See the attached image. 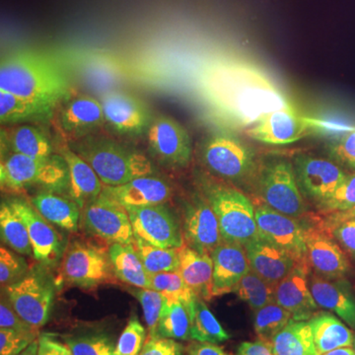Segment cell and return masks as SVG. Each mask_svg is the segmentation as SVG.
Instances as JSON below:
<instances>
[{
  "label": "cell",
  "instance_id": "35",
  "mask_svg": "<svg viewBox=\"0 0 355 355\" xmlns=\"http://www.w3.org/2000/svg\"><path fill=\"white\" fill-rule=\"evenodd\" d=\"M191 308L184 304L183 301L166 299L164 308L159 320L157 336L174 340H190Z\"/></svg>",
  "mask_w": 355,
  "mask_h": 355
},
{
  "label": "cell",
  "instance_id": "23",
  "mask_svg": "<svg viewBox=\"0 0 355 355\" xmlns=\"http://www.w3.org/2000/svg\"><path fill=\"white\" fill-rule=\"evenodd\" d=\"M210 254L214 261L212 295L217 297L235 292L240 280L251 270L245 246L222 242Z\"/></svg>",
  "mask_w": 355,
  "mask_h": 355
},
{
  "label": "cell",
  "instance_id": "20",
  "mask_svg": "<svg viewBox=\"0 0 355 355\" xmlns=\"http://www.w3.org/2000/svg\"><path fill=\"white\" fill-rule=\"evenodd\" d=\"M105 123L102 103L91 96L69 97L60 110V130L71 141L91 135Z\"/></svg>",
  "mask_w": 355,
  "mask_h": 355
},
{
  "label": "cell",
  "instance_id": "22",
  "mask_svg": "<svg viewBox=\"0 0 355 355\" xmlns=\"http://www.w3.org/2000/svg\"><path fill=\"white\" fill-rule=\"evenodd\" d=\"M309 266L298 265L280 280L277 286V302L291 313L295 321L310 320L317 312V304L309 286Z\"/></svg>",
  "mask_w": 355,
  "mask_h": 355
},
{
  "label": "cell",
  "instance_id": "52",
  "mask_svg": "<svg viewBox=\"0 0 355 355\" xmlns=\"http://www.w3.org/2000/svg\"><path fill=\"white\" fill-rule=\"evenodd\" d=\"M237 354L240 355H272L275 354L272 342L259 340L256 342H244L239 345Z\"/></svg>",
  "mask_w": 355,
  "mask_h": 355
},
{
  "label": "cell",
  "instance_id": "7",
  "mask_svg": "<svg viewBox=\"0 0 355 355\" xmlns=\"http://www.w3.org/2000/svg\"><path fill=\"white\" fill-rule=\"evenodd\" d=\"M253 187L260 202L280 214L298 219L309 214L293 163L286 159L273 158L261 165Z\"/></svg>",
  "mask_w": 355,
  "mask_h": 355
},
{
  "label": "cell",
  "instance_id": "48",
  "mask_svg": "<svg viewBox=\"0 0 355 355\" xmlns=\"http://www.w3.org/2000/svg\"><path fill=\"white\" fill-rule=\"evenodd\" d=\"M333 225L335 226L330 225V227L334 237L345 251L355 259V216L334 220Z\"/></svg>",
  "mask_w": 355,
  "mask_h": 355
},
{
  "label": "cell",
  "instance_id": "54",
  "mask_svg": "<svg viewBox=\"0 0 355 355\" xmlns=\"http://www.w3.org/2000/svg\"><path fill=\"white\" fill-rule=\"evenodd\" d=\"M355 349L352 347H340L329 352L327 355H354Z\"/></svg>",
  "mask_w": 355,
  "mask_h": 355
},
{
  "label": "cell",
  "instance_id": "26",
  "mask_svg": "<svg viewBox=\"0 0 355 355\" xmlns=\"http://www.w3.org/2000/svg\"><path fill=\"white\" fill-rule=\"evenodd\" d=\"M177 272L183 277L191 291L202 298L210 301L212 295V282H214V261L209 253H200L197 250L184 246L178 250Z\"/></svg>",
  "mask_w": 355,
  "mask_h": 355
},
{
  "label": "cell",
  "instance_id": "1",
  "mask_svg": "<svg viewBox=\"0 0 355 355\" xmlns=\"http://www.w3.org/2000/svg\"><path fill=\"white\" fill-rule=\"evenodd\" d=\"M202 89L220 113L243 127L253 125L275 110L292 108L265 74L243 62L210 65L202 76Z\"/></svg>",
  "mask_w": 355,
  "mask_h": 355
},
{
  "label": "cell",
  "instance_id": "51",
  "mask_svg": "<svg viewBox=\"0 0 355 355\" xmlns=\"http://www.w3.org/2000/svg\"><path fill=\"white\" fill-rule=\"evenodd\" d=\"M37 354L72 355V352L67 343L55 340V336L43 335L39 338Z\"/></svg>",
  "mask_w": 355,
  "mask_h": 355
},
{
  "label": "cell",
  "instance_id": "45",
  "mask_svg": "<svg viewBox=\"0 0 355 355\" xmlns=\"http://www.w3.org/2000/svg\"><path fill=\"white\" fill-rule=\"evenodd\" d=\"M14 252L3 246L0 248V282L2 287L18 282L27 272V263Z\"/></svg>",
  "mask_w": 355,
  "mask_h": 355
},
{
  "label": "cell",
  "instance_id": "3",
  "mask_svg": "<svg viewBox=\"0 0 355 355\" xmlns=\"http://www.w3.org/2000/svg\"><path fill=\"white\" fill-rule=\"evenodd\" d=\"M197 184L216 214L223 242L246 246L260 238L254 205L239 188L207 173L198 175Z\"/></svg>",
  "mask_w": 355,
  "mask_h": 355
},
{
  "label": "cell",
  "instance_id": "27",
  "mask_svg": "<svg viewBox=\"0 0 355 355\" xmlns=\"http://www.w3.org/2000/svg\"><path fill=\"white\" fill-rule=\"evenodd\" d=\"M69 168V193L81 210L99 197L104 184L96 174L94 169L70 146L60 151Z\"/></svg>",
  "mask_w": 355,
  "mask_h": 355
},
{
  "label": "cell",
  "instance_id": "46",
  "mask_svg": "<svg viewBox=\"0 0 355 355\" xmlns=\"http://www.w3.org/2000/svg\"><path fill=\"white\" fill-rule=\"evenodd\" d=\"M327 149L334 161L355 170V130L334 139L327 146Z\"/></svg>",
  "mask_w": 355,
  "mask_h": 355
},
{
  "label": "cell",
  "instance_id": "5",
  "mask_svg": "<svg viewBox=\"0 0 355 355\" xmlns=\"http://www.w3.org/2000/svg\"><path fill=\"white\" fill-rule=\"evenodd\" d=\"M69 183V168L62 155L30 157L6 153L0 163V184L6 193L20 195L38 188L67 195Z\"/></svg>",
  "mask_w": 355,
  "mask_h": 355
},
{
  "label": "cell",
  "instance_id": "19",
  "mask_svg": "<svg viewBox=\"0 0 355 355\" xmlns=\"http://www.w3.org/2000/svg\"><path fill=\"white\" fill-rule=\"evenodd\" d=\"M313 127L312 121L292 108L275 110L251 125L247 135L266 144L284 146L303 139Z\"/></svg>",
  "mask_w": 355,
  "mask_h": 355
},
{
  "label": "cell",
  "instance_id": "40",
  "mask_svg": "<svg viewBox=\"0 0 355 355\" xmlns=\"http://www.w3.org/2000/svg\"><path fill=\"white\" fill-rule=\"evenodd\" d=\"M150 282L153 289L161 292L168 300L176 299L183 301L189 307H193L197 295L187 286L183 277L177 270L150 275Z\"/></svg>",
  "mask_w": 355,
  "mask_h": 355
},
{
  "label": "cell",
  "instance_id": "11",
  "mask_svg": "<svg viewBox=\"0 0 355 355\" xmlns=\"http://www.w3.org/2000/svg\"><path fill=\"white\" fill-rule=\"evenodd\" d=\"M81 222L89 235L106 244H132L135 241L127 209L103 193L84 207Z\"/></svg>",
  "mask_w": 355,
  "mask_h": 355
},
{
  "label": "cell",
  "instance_id": "21",
  "mask_svg": "<svg viewBox=\"0 0 355 355\" xmlns=\"http://www.w3.org/2000/svg\"><path fill=\"white\" fill-rule=\"evenodd\" d=\"M102 193L125 209L166 203L174 195L171 184L154 174L119 186H104Z\"/></svg>",
  "mask_w": 355,
  "mask_h": 355
},
{
  "label": "cell",
  "instance_id": "42",
  "mask_svg": "<svg viewBox=\"0 0 355 355\" xmlns=\"http://www.w3.org/2000/svg\"><path fill=\"white\" fill-rule=\"evenodd\" d=\"M72 355H114V342L106 334L62 336Z\"/></svg>",
  "mask_w": 355,
  "mask_h": 355
},
{
  "label": "cell",
  "instance_id": "47",
  "mask_svg": "<svg viewBox=\"0 0 355 355\" xmlns=\"http://www.w3.org/2000/svg\"><path fill=\"white\" fill-rule=\"evenodd\" d=\"M37 335L34 334L21 333L13 329H1L0 330V354H19L28 345L34 342Z\"/></svg>",
  "mask_w": 355,
  "mask_h": 355
},
{
  "label": "cell",
  "instance_id": "33",
  "mask_svg": "<svg viewBox=\"0 0 355 355\" xmlns=\"http://www.w3.org/2000/svg\"><path fill=\"white\" fill-rule=\"evenodd\" d=\"M53 109L0 89V121L2 125H17L25 121L42 120L46 118Z\"/></svg>",
  "mask_w": 355,
  "mask_h": 355
},
{
  "label": "cell",
  "instance_id": "24",
  "mask_svg": "<svg viewBox=\"0 0 355 355\" xmlns=\"http://www.w3.org/2000/svg\"><path fill=\"white\" fill-rule=\"evenodd\" d=\"M309 286L319 307L338 315L350 328L355 329V298L349 282L343 279H328L309 272Z\"/></svg>",
  "mask_w": 355,
  "mask_h": 355
},
{
  "label": "cell",
  "instance_id": "12",
  "mask_svg": "<svg viewBox=\"0 0 355 355\" xmlns=\"http://www.w3.org/2000/svg\"><path fill=\"white\" fill-rule=\"evenodd\" d=\"M254 214L261 238L286 250L298 265L309 266L303 218L280 214L261 202L254 207Z\"/></svg>",
  "mask_w": 355,
  "mask_h": 355
},
{
  "label": "cell",
  "instance_id": "30",
  "mask_svg": "<svg viewBox=\"0 0 355 355\" xmlns=\"http://www.w3.org/2000/svg\"><path fill=\"white\" fill-rule=\"evenodd\" d=\"M108 252L114 275L120 282L132 287L153 288L150 275L146 272L133 243H114L109 245Z\"/></svg>",
  "mask_w": 355,
  "mask_h": 355
},
{
  "label": "cell",
  "instance_id": "25",
  "mask_svg": "<svg viewBox=\"0 0 355 355\" xmlns=\"http://www.w3.org/2000/svg\"><path fill=\"white\" fill-rule=\"evenodd\" d=\"M245 249L252 270L275 286L296 265L288 252L261 237L248 243Z\"/></svg>",
  "mask_w": 355,
  "mask_h": 355
},
{
  "label": "cell",
  "instance_id": "29",
  "mask_svg": "<svg viewBox=\"0 0 355 355\" xmlns=\"http://www.w3.org/2000/svg\"><path fill=\"white\" fill-rule=\"evenodd\" d=\"M1 146L4 154L17 153L30 157L53 155V146L48 137L39 128L29 125L2 130Z\"/></svg>",
  "mask_w": 355,
  "mask_h": 355
},
{
  "label": "cell",
  "instance_id": "43",
  "mask_svg": "<svg viewBox=\"0 0 355 355\" xmlns=\"http://www.w3.org/2000/svg\"><path fill=\"white\" fill-rule=\"evenodd\" d=\"M146 338V329L137 319V315L132 314L116 343L114 355L140 354Z\"/></svg>",
  "mask_w": 355,
  "mask_h": 355
},
{
  "label": "cell",
  "instance_id": "16",
  "mask_svg": "<svg viewBox=\"0 0 355 355\" xmlns=\"http://www.w3.org/2000/svg\"><path fill=\"white\" fill-rule=\"evenodd\" d=\"M6 297L23 320L39 330L50 318L53 300V286L37 273L6 286Z\"/></svg>",
  "mask_w": 355,
  "mask_h": 355
},
{
  "label": "cell",
  "instance_id": "37",
  "mask_svg": "<svg viewBox=\"0 0 355 355\" xmlns=\"http://www.w3.org/2000/svg\"><path fill=\"white\" fill-rule=\"evenodd\" d=\"M133 245L149 275L177 270L178 263H179V258H178L179 248L176 249V248L157 247L137 235H135Z\"/></svg>",
  "mask_w": 355,
  "mask_h": 355
},
{
  "label": "cell",
  "instance_id": "53",
  "mask_svg": "<svg viewBox=\"0 0 355 355\" xmlns=\"http://www.w3.org/2000/svg\"><path fill=\"white\" fill-rule=\"evenodd\" d=\"M186 354L191 355H225L223 347L214 343L193 340L184 347Z\"/></svg>",
  "mask_w": 355,
  "mask_h": 355
},
{
  "label": "cell",
  "instance_id": "31",
  "mask_svg": "<svg viewBox=\"0 0 355 355\" xmlns=\"http://www.w3.org/2000/svg\"><path fill=\"white\" fill-rule=\"evenodd\" d=\"M318 355L327 354L340 347H352V331L338 318L328 312H317L309 320Z\"/></svg>",
  "mask_w": 355,
  "mask_h": 355
},
{
  "label": "cell",
  "instance_id": "4",
  "mask_svg": "<svg viewBox=\"0 0 355 355\" xmlns=\"http://www.w3.org/2000/svg\"><path fill=\"white\" fill-rule=\"evenodd\" d=\"M69 146L94 169L104 186H119L155 174L153 163L144 154L107 137L88 135Z\"/></svg>",
  "mask_w": 355,
  "mask_h": 355
},
{
  "label": "cell",
  "instance_id": "44",
  "mask_svg": "<svg viewBox=\"0 0 355 355\" xmlns=\"http://www.w3.org/2000/svg\"><path fill=\"white\" fill-rule=\"evenodd\" d=\"M355 207V173L347 175L335 193L322 205L321 214H336L347 211Z\"/></svg>",
  "mask_w": 355,
  "mask_h": 355
},
{
  "label": "cell",
  "instance_id": "6",
  "mask_svg": "<svg viewBox=\"0 0 355 355\" xmlns=\"http://www.w3.org/2000/svg\"><path fill=\"white\" fill-rule=\"evenodd\" d=\"M200 156L210 174L233 184L253 187L260 169L253 149L231 133L210 135L203 142Z\"/></svg>",
  "mask_w": 355,
  "mask_h": 355
},
{
  "label": "cell",
  "instance_id": "8",
  "mask_svg": "<svg viewBox=\"0 0 355 355\" xmlns=\"http://www.w3.org/2000/svg\"><path fill=\"white\" fill-rule=\"evenodd\" d=\"M62 257V275L70 286L92 291L118 282L109 252L92 243L73 239Z\"/></svg>",
  "mask_w": 355,
  "mask_h": 355
},
{
  "label": "cell",
  "instance_id": "14",
  "mask_svg": "<svg viewBox=\"0 0 355 355\" xmlns=\"http://www.w3.org/2000/svg\"><path fill=\"white\" fill-rule=\"evenodd\" d=\"M293 167L303 197L318 209H321L349 175L334 161L306 154L294 158Z\"/></svg>",
  "mask_w": 355,
  "mask_h": 355
},
{
  "label": "cell",
  "instance_id": "39",
  "mask_svg": "<svg viewBox=\"0 0 355 355\" xmlns=\"http://www.w3.org/2000/svg\"><path fill=\"white\" fill-rule=\"evenodd\" d=\"M291 319V313L275 301L254 311V331L261 340L272 342Z\"/></svg>",
  "mask_w": 355,
  "mask_h": 355
},
{
  "label": "cell",
  "instance_id": "38",
  "mask_svg": "<svg viewBox=\"0 0 355 355\" xmlns=\"http://www.w3.org/2000/svg\"><path fill=\"white\" fill-rule=\"evenodd\" d=\"M275 291L277 286L266 282L252 268L242 277L235 289L238 297L254 311L277 301Z\"/></svg>",
  "mask_w": 355,
  "mask_h": 355
},
{
  "label": "cell",
  "instance_id": "34",
  "mask_svg": "<svg viewBox=\"0 0 355 355\" xmlns=\"http://www.w3.org/2000/svg\"><path fill=\"white\" fill-rule=\"evenodd\" d=\"M0 232L2 242L16 253L26 256L33 254L28 229L9 200H3L0 207Z\"/></svg>",
  "mask_w": 355,
  "mask_h": 355
},
{
  "label": "cell",
  "instance_id": "49",
  "mask_svg": "<svg viewBox=\"0 0 355 355\" xmlns=\"http://www.w3.org/2000/svg\"><path fill=\"white\" fill-rule=\"evenodd\" d=\"M184 349L181 343L174 338L165 336H147L141 355H180L183 354Z\"/></svg>",
  "mask_w": 355,
  "mask_h": 355
},
{
  "label": "cell",
  "instance_id": "18",
  "mask_svg": "<svg viewBox=\"0 0 355 355\" xmlns=\"http://www.w3.org/2000/svg\"><path fill=\"white\" fill-rule=\"evenodd\" d=\"M101 103L107 125L119 135H142L153 120L146 103L128 93L110 92Z\"/></svg>",
  "mask_w": 355,
  "mask_h": 355
},
{
  "label": "cell",
  "instance_id": "50",
  "mask_svg": "<svg viewBox=\"0 0 355 355\" xmlns=\"http://www.w3.org/2000/svg\"><path fill=\"white\" fill-rule=\"evenodd\" d=\"M9 301L6 297V300L1 299V304H0V328L1 329H13L21 333L34 334L37 335L36 329L33 328L29 324L26 323L13 309L12 306L8 305Z\"/></svg>",
  "mask_w": 355,
  "mask_h": 355
},
{
  "label": "cell",
  "instance_id": "55",
  "mask_svg": "<svg viewBox=\"0 0 355 355\" xmlns=\"http://www.w3.org/2000/svg\"><path fill=\"white\" fill-rule=\"evenodd\" d=\"M333 220H338V219H345L349 218V217L355 216V207L354 209L347 210V211L343 212H336V214H334Z\"/></svg>",
  "mask_w": 355,
  "mask_h": 355
},
{
  "label": "cell",
  "instance_id": "15",
  "mask_svg": "<svg viewBox=\"0 0 355 355\" xmlns=\"http://www.w3.org/2000/svg\"><path fill=\"white\" fill-rule=\"evenodd\" d=\"M125 209L135 235L160 248L184 246L181 220L166 203Z\"/></svg>",
  "mask_w": 355,
  "mask_h": 355
},
{
  "label": "cell",
  "instance_id": "10",
  "mask_svg": "<svg viewBox=\"0 0 355 355\" xmlns=\"http://www.w3.org/2000/svg\"><path fill=\"white\" fill-rule=\"evenodd\" d=\"M147 142L151 156L164 167L182 169L191 163L190 135L172 116L158 114L153 118L147 130Z\"/></svg>",
  "mask_w": 355,
  "mask_h": 355
},
{
  "label": "cell",
  "instance_id": "2",
  "mask_svg": "<svg viewBox=\"0 0 355 355\" xmlns=\"http://www.w3.org/2000/svg\"><path fill=\"white\" fill-rule=\"evenodd\" d=\"M69 87L67 77L57 65L38 53L17 51L1 58V90L53 108L67 97Z\"/></svg>",
  "mask_w": 355,
  "mask_h": 355
},
{
  "label": "cell",
  "instance_id": "9",
  "mask_svg": "<svg viewBox=\"0 0 355 355\" xmlns=\"http://www.w3.org/2000/svg\"><path fill=\"white\" fill-rule=\"evenodd\" d=\"M304 218L307 259L311 270L324 279H343L349 272L350 263L335 241L328 222L314 217L312 214H308Z\"/></svg>",
  "mask_w": 355,
  "mask_h": 355
},
{
  "label": "cell",
  "instance_id": "32",
  "mask_svg": "<svg viewBox=\"0 0 355 355\" xmlns=\"http://www.w3.org/2000/svg\"><path fill=\"white\" fill-rule=\"evenodd\" d=\"M275 355H318L309 322L289 323L273 338Z\"/></svg>",
  "mask_w": 355,
  "mask_h": 355
},
{
  "label": "cell",
  "instance_id": "56",
  "mask_svg": "<svg viewBox=\"0 0 355 355\" xmlns=\"http://www.w3.org/2000/svg\"><path fill=\"white\" fill-rule=\"evenodd\" d=\"M354 349H355V340H354Z\"/></svg>",
  "mask_w": 355,
  "mask_h": 355
},
{
  "label": "cell",
  "instance_id": "13",
  "mask_svg": "<svg viewBox=\"0 0 355 355\" xmlns=\"http://www.w3.org/2000/svg\"><path fill=\"white\" fill-rule=\"evenodd\" d=\"M181 211L184 244L200 253L211 254L223 239L209 200L198 190L183 200Z\"/></svg>",
  "mask_w": 355,
  "mask_h": 355
},
{
  "label": "cell",
  "instance_id": "28",
  "mask_svg": "<svg viewBox=\"0 0 355 355\" xmlns=\"http://www.w3.org/2000/svg\"><path fill=\"white\" fill-rule=\"evenodd\" d=\"M29 202L57 227L71 233L78 231L81 209L69 196L55 191H39Z\"/></svg>",
  "mask_w": 355,
  "mask_h": 355
},
{
  "label": "cell",
  "instance_id": "17",
  "mask_svg": "<svg viewBox=\"0 0 355 355\" xmlns=\"http://www.w3.org/2000/svg\"><path fill=\"white\" fill-rule=\"evenodd\" d=\"M9 202L28 229L33 257L42 265H55L64 253V242L58 231L51 222L37 211L31 203L21 198H12Z\"/></svg>",
  "mask_w": 355,
  "mask_h": 355
},
{
  "label": "cell",
  "instance_id": "41",
  "mask_svg": "<svg viewBox=\"0 0 355 355\" xmlns=\"http://www.w3.org/2000/svg\"><path fill=\"white\" fill-rule=\"evenodd\" d=\"M130 293H132L141 305L144 320L148 328L147 336H157L159 320L166 303L165 296L155 289L140 287H133L132 289H130Z\"/></svg>",
  "mask_w": 355,
  "mask_h": 355
},
{
  "label": "cell",
  "instance_id": "36",
  "mask_svg": "<svg viewBox=\"0 0 355 355\" xmlns=\"http://www.w3.org/2000/svg\"><path fill=\"white\" fill-rule=\"evenodd\" d=\"M191 338L200 342L220 343L230 336L222 328L218 320L205 304L202 298L196 296L191 313Z\"/></svg>",
  "mask_w": 355,
  "mask_h": 355
}]
</instances>
